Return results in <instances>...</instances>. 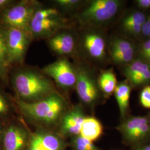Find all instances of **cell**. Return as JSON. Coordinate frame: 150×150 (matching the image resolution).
<instances>
[{"label":"cell","instance_id":"obj_1","mask_svg":"<svg viewBox=\"0 0 150 150\" xmlns=\"http://www.w3.org/2000/svg\"><path fill=\"white\" fill-rule=\"evenodd\" d=\"M8 81L16 98L24 102H37L57 91L47 76L31 68H16L10 72Z\"/></svg>","mask_w":150,"mask_h":150},{"label":"cell","instance_id":"obj_2","mask_svg":"<svg viewBox=\"0 0 150 150\" xmlns=\"http://www.w3.org/2000/svg\"><path fill=\"white\" fill-rule=\"evenodd\" d=\"M20 112L34 122L44 126L59 123L67 110V103L58 91L37 102H24L16 98Z\"/></svg>","mask_w":150,"mask_h":150},{"label":"cell","instance_id":"obj_3","mask_svg":"<svg viewBox=\"0 0 150 150\" xmlns=\"http://www.w3.org/2000/svg\"><path fill=\"white\" fill-rule=\"evenodd\" d=\"M41 7L40 4L36 1L14 2L0 13V26L5 28L20 30L29 34L32 18L35 12Z\"/></svg>","mask_w":150,"mask_h":150},{"label":"cell","instance_id":"obj_4","mask_svg":"<svg viewBox=\"0 0 150 150\" xmlns=\"http://www.w3.org/2000/svg\"><path fill=\"white\" fill-rule=\"evenodd\" d=\"M121 4L122 2L118 0L91 1L79 13L77 18L85 26H101L116 16Z\"/></svg>","mask_w":150,"mask_h":150},{"label":"cell","instance_id":"obj_5","mask_svg":"<svg viewBox=\"0 0 150 150\" xmlns=\"http://www.w3.org/2000/svg\"><path fill=\"white\" fill-rule=\"evenodd\" d=\"M41 72L48 78L52 79L57 86L64 91H69L75 87L77 80L75 66L67 57H60L46 65Z\"/></svg>","mask_w":150,"mask_h":150},{"label":"cell","instance_id":"obj_6","mask_svg":"<svg viewBox=\"0 0 150 150\" xmlns=\"http://www.w3.org/2000/svg\"><path fill=\"white\" fill-rule=\"evenodd\" d=\"M3 30L12 66L21 64L32 41V38L28 33L16 28H3Z\"/></svg>","mask_w":150,"mask_h":150},{"label":"cell","instance_id":"obj_7","mask_svg":"<svg viewBox=\"0 0 150 150\" xmlns=\"http://www.w3.org/2000/svg\"><path fill=\"white\" fill-rule=\"evenodd\" d=\"M77 80L75 88L81 101L92 105L97 102L100 95L97 81L91 71L82 65H75Z\"/></svg>","mask_w":150,"mask_h":150},{"label":"cell","instance_id":"obj_8","mask_svg":"<svg viewBox=\"0 0 150 150\" xmlns=\"http://www.w3.org/2000/svg\"><path fill=\"white\" fill-rule=\"evenodd\" d=\"M67 28H70V23L62 15L43 18L33 17L29 27V34L32 40L47 39Z\"/></svg>","mask_w":150,"mask_h":150},{"label":"cell","instance_id":"obj_9","mask_svg":"<svg viewBox=\"0 0 150 150\" xmlns=\"http://www.w3.org/2000/svg\"><path fill=\"white\" fill-rule=\"evenodd\" d=\"M30 134L18 123H9L5 126L2 150H27Z\"/></svg>","mask_w":150,"mask_h":150},{"label":"cell","instance_id":"obj_10","mask_svg":"<svg viewBox=\"0 0 150 150\" xmlns=\"http://www.w3.org/2000/svg\"><path fill=\"white\" fill-rule=\"evenodd\" d=\"M51 51L61 57H67L74 54L77 47V39L70 28H64L47 38Z\"/></svg>","mask_w":150,"mask_h":150},{"label":"cell","instance_id":"obj_11","mask_svg":"<svg viewBox=\"0 0 150 150\" xmlns=\"http://www.w3.org/2000/svg\"><path fill=\"white\" fill-rule=\"evenodd\" d=\"M27 150H65V144L59 135L41 129L30 134Z\"/></svg>","mask_w":150,"mask_h":150},{"label":"cell","instance_id":"obj_12","mask_svg":"<svg viewBox=\"0 0 150 150\" xmlns=\"http://www.w3.org/2000/svg\"><path fill=\"white\" fill-rule=\"evenodd\" d=\"M81 45L86 54L91 59L102 61L106 56V41L100 32L90 30L81 38Z\"/></svg>","mask_w":150,"mask_h":150},{"label":"cell","instance_id":"obj_13","mask_svg":"<svg viewBox=\"0 0 150 150\" xmlns=\"http://www.w3.org/2000/svg\"><path fill=\"white\" fill-rule=\"evenodd\" d=\"M85 118L82 108L79 105L67 110L59 121L61 132L67 136L75 137L80 135L81 126Z\"/></svg>","mask_w":150,"mask_h":150},{"label":"cell","instance_id":"obj_14","mask_svg":"<svg viewBox=\"0 0 150 150\" xmlns=\"http://www.w3.org/2000/svg\"><path fill=\"white\" fill-rule=\"evenodd\" d=\"M103 133L101 123L93 117H85L82 124L80 136L91 142L98 139Z\"/></svg>","mask_w":150,"mask_h":150},{"label":"cell","instance_id":"obj_15","mask_svg":"<svg viewBox=\"0 0 150 150\" xmlns=\"http://www.w3.org/2000/svg\"><path fill=\"white\" fill-rule=\"evenodd\" d=\"M12 67L6 46L3 28L0 26V80L6 85L9 84V75Z\"/></svg>","mask_w":150,"mask_h":150},{"label":"cell","instance_id":"obj_16","mask_svg":"<svg viewBox=\"0 0 150 150\" xmlns=\"http://www.w3.org/2000/svg\"><path fill=\"white\" fill-rule=\"evenodd\" d=\"M131 90V86L129 83L123 81L117 84L114 91L120 114L122 116L125 115L129 108Z\"/></svg>","mask_w":150,"mask_h":150},{"label":"cell","instance_id":"obj_17","mask_svg":"<svg viewBox=\"0 0 150 150\" xmlns=\"http://www.w3.org/2000/svg\"><path fill=\"white\" fill-rule=\"evenodd\" d=\"M98 86L105 95H110L114 92L117 85L116 75L112 70L103 71L99 75L97 80Z\"/></svg>","mask_w":150,"mask_h":150},{"label":"cell","instance_id":"obj_18","mask_svg":"<svg viewBox=\"0 0 150 150\" xmlns=\"http://www.w3.org/2000/svg\"><path fill=\"white\" fill-rule=\"evenodd\" d=\"M149 121V118L146 116H133L122 123L119 127V130L126 139L136 129Z\"/></svg>","mask_w":150,"mask_h":150},{"label":"cell","instance_id":"obj_19","mask_svg":"<svg viewBox=\"0 0 150 150\" xmlns=\"http://www.w3.org/2000/svg\"><path fill=\"white\" fill-rule=\"evenodd\" d=\"M150 69V64L141 59H137L128 64L124 70V74L129 80Z\"/></svg>","mask_w":150,"mask_h":150},{"label":"cell","instance_id":"obj_20","mask_svg":"<svg viewBox=\"0 0 150 150\" xmlns=\"http://www.w3.org/2000/svg\"><path fill=\"white\" fill-rule=\"evenodd\" d=\"M149 135H150V121L136 129L126 139L130 142H134L144 139Z\"/></svg>","mask_w":150,"mask_h":150},{"label":"cell","instance_id":"obj_21","mask_svg":"<svg viewBox=\"0 0 150 150\" xmlns=\"http://www.w3.org/2000/svg\"><path fill=\"white\" fill-rule=\"evenodd\" d=\"M54 2L56 8L64 12L76 10L82 4V1L80 0H55Z\"/></svg>","mask_w":150,"mask_h":150},{"label":"cell","instance_id":"obj_22","mask_svg":"<svg viewBox=\"0 0 150 150\" xmlns=\"http://www.w3.org/2000/svg\"><path fill=\"white\" fill-rule=\"evenodd\" d=\"M72 145L75 150H99L92 142L83 138L80 135L74 137Z\"/></svg>","mask_w":150,"mask_h":150},{"label":"cell","instance_id":"obj_23","mask_svg":"<svg viewBox=\"0 0 150 150\" xmlns=\"http://www.w3.org/2000/svg\"><path fill=\"white\" fill-rule=\"evenodd\" d=\"M132 47V45L128 41L118 38H115L111 42V55L120 54Z\"/></svg>","mask_w":150,"mask_h":150},{"label":"cell","instance_id":"obj_24","mask_svg":"<svg viewBox=\"0 0 150 150\" xmlns=\"http://www.w3.org/2000/svg\"><path fill=\"white\" fill-rule=\"evenodd\" d=\"M12 105L5 93L0 89V119L7 117L12 111Z\"/></svg>","mask_w":150,"mask_h":150},{"label":"cell","instance_id":"obj_25","mask_svg":"<svg viewBox=\"0 0 150 150\" xmlns=\"http://www.w3.org/2000/svg\"><path fill=\"white\" fill-rule=\"evenodd\" d=\"M147 19V17L142 12L136 11L126 17L122 21V26L128 25H143Z\"/></svg>","mask_w":150,"mask_h":150},{"label":"cell","instance_id":"obj_26","mask_svg":"<svg viewBox=\"0 0 150 150\" xmlns=\"http://www.w3.org/2000/svg\"><path fill=\"white\" fill-rule=\"evenodd\" d=\"M134 53V47L133 46L125 52L111 55V58L113 61L116 64H126L132 61Z\"/></svg>","mask_w":150,"mask_h":150},{"label":"cell","instance_id":"obj_27","mask_svg":"<svg viewBox=\"0 0 150 150\" xmlns=\"http://www.w3.org/2000/svg\"><path fill=\"white\" fill-rule=\"evenodd\" d=\"M129 81L134 86H139L148 83L150 81V69L132 78Z\"/></svg>","mask_w":150,"mask_h":150},{"label":"cell","instance_id":"obj_28","mask_svg":"<svg viewBox=\"0 0 150 150\" xmlns=\"http://www.w3.org/2000/svg\"><path fill=\"white\" fill-rule=\"evenodd\" d=\"M139 101L142 106L150 109V86H146L139 95Z\"/></svg>","mask_w":150,"mask_h":150},{"label":"cell","instance_id":"obj_29","mask_svg":"<svg viewBox=\"0 0 150 150\" xmlns=\"http://www.w3.org/2000/svg\"><path fill=\"white\" fill-rule=\"evenodd\" d=\"M140 55L143 59L146 60L147 62L148 61L150 56V38L142 45L140 50Z\"/></svg>","mask_w":150,"mask_h":150},{"label":"cell","instance_id":"obj_30","mask_svg":"<svg viewBox=\"0 0 150 150\" xmlns=\"http://www.w3.org/2000/svg\"><path fill=\"white\" fill-rule=\"evenodd\" d=\"M123 28L126 31L132 35H137L142 32V25H128L123 26Z\"/></svg>","mask_w":150,"mask_h":150},{"label":"cell","instance_id":"obj_31","mask_svg":"<svg viewBox=\"0 0 150 150\" xmlns=\"http://www.w3.org/2000/svg\"><path fill=\"white\" fill-rule=\"evenodd\" d=\"M142 33L146 36H150V16L147 18L142 25Z\"/></svg>","mask_w":150,"mask_h":150},{"label":"cell","instance_id":"obj_32","mask_svg":"<svg viewBox=\"0 0 150 150\" xmlns=\"http://www.w3.org/2000/svg\"><path fill=\"white\" fill-rule=\"evenodd\" d=\"M136 3L141 9H150V0H137L136 1Z\"/></svg>","mask_w":150,"mask_h":150},{"label":"cell","instance_id":"obj_33","mask_svg":"<svg viewBox=\"0 0 150 150\" xmlns=\"http://www.w3.org/2000/svg\"><path fill=\"white\" fill-rule=\"evenodd\" d=\"M15 1L12 0H0V13L12 5Z\"/></svg>","mask_w":150,"mask_h":150},{"label":"cell","instance_id":"obj_34","mask_svg":"<svg viewBox=\"0 0 150 150\" xmlns=\"http://www.w3.org/2000/svg\"><path fill=\"white\" fill-rule=\"evenodd\" d=\"M5 126L2 122V120L0 119V150H2V139H3V134L4 131L5 129Z\"/></svg>","mask_w":150,"mask_h":150},{"label":"cell","instance_id":"obj_35","mask_svg":"<svg viewBox=\"0 0 150 150\" xmlns=\"http://www.w3.org/2000/svg\"><path fill=\"white\" fill-rule=\"evenodd\" d=\"M136 150H150V145L142 146L141 147H139Z\"/></svg>","mask_w":150,"mask_h":150},{"label":"cell","instance_id":"obj_36","mask_svg":"<svg viewBox=\"0 0 150 150\" xmlns=\"http://www.w3.org/2000/svg\"><path fill=\"white\" fill-rule=\"evenodd\" d=\"M147 62H149V63L150 62V57H149V59H148V61H147Z\"/></svg>","mask_w":150,"mask_h":150}]
</instances>
